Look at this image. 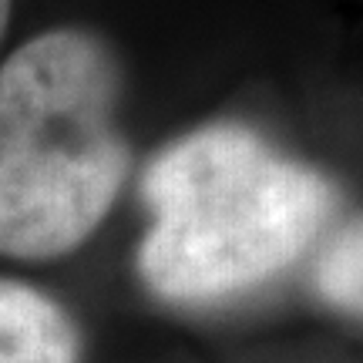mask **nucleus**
I'll return each mask as SVG.
<instances>
[{"label": "nucleus", "instance_id": "1", "mask_svg": "<svg viewBox=\"0 0 363 363\" xmlns=\"http://www.w3.org/2000/svg\"><path fill=\"white\" fill-rule=\"evenodd\" d=\"M155 212L138 266L172 303L252 289L303 256L323 229L333 189L235 125L202 128L165 148L145 172Z\"/></svg>", "mask_w": 363, "mask_h": 363}, {"label": "nucleus", "instance_id": "2", "mask_svg": "<svg viewBox=\"0 0 363 363\" xmlns=\"http://www.w3.org/2000/svg\"><path fill=\"white\" fill-rule=\"evenodd\" d=\"M118 67L101 40L51 30L0 67V252L81 246L128 172L115 125Z\"/></svg>", "mask_w": 363, "mask_h": 363}, {"label": "nucleus", "instance_id": "3", "mask_svg": "<svg viewBox=\"0 0 363 363\" xmlns=\"http://www.w3.org/2000/svg\"><path fill=\"white\" fill-rule=\"evenodd\" d=\"M78 337L38 289L0 279V363H74Z\"/></svg>", "mask_w": 363, "mask_h": 363}, {"label": "nucleus", "instance_id": "4", "mask_svg": "<svg viewBox=\"0 0 363 363\" xmlns=\"http://www.w3.org/2000/svg\"><path fill=\"white\" fill-rule=\"evenodd\" d=\"M316 289L333 306L363 316V216L347 222L316 259Z\"/></svg>", "mask_w": 363, "mask_h": 363}, {"label": "nucleus", "instance_id": "5", "mask_svg": "<svg viewBox=\"0 0 363 363\" xmlns=\"http://www.w3.org/2000/svg\"><path fill=\"white\" fill-rule=\"evenodd\" d=\"M7 17H11V0H0V38H4V27H7Z\"/></svg>", "mask_w": 363, "mask_h": 363}]
</instances>
